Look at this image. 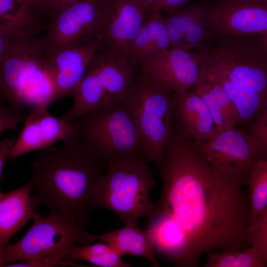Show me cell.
Returning <instances> with one entry per match:
<instances>
[{
    "mask_svg": "<svg viewBox=\"0 0 267 267\" xmlns=\"http://www.w3.org/2000/svg\"><path fill=\"white\" fill-rule=\"evenodd\" d=\"M157 166L163 185L153 213L167 215L182 230L190 267L210 251L247 247L243 182L215 173L197 143L175 134Z\"/></svg>",
    "mask_w": 267,
    "mask_h": 267,
    "instance_id": "cell-1",
    "label": "cell"
},
{
    "mask_svg": "<svg viewBox=\"0 0 267 267\" xmlns=\"http://www.w3.org/2000/svg\"><path fill=\"white\" fill-rule=\"evenodd\" d=\"M100 163L77 137L38 151L32 176L36 193L32 197L85 227L94 184L102 173Z\"/></svg>",
    "mask_w": 267,
    "mask_h": 267,
    "instance_id": "cell-2",
    "label": "cell"
},
{
    "mask_svg": "<svg viewBox=\"0 0 267 267\" xmlns=\"http://www.w3.org/2000/svg\"><path fill=\"white\" fill-rule=\"evenodd\" d=\"M48 48L44 36L11 38L0 60V88L8 107L22 113L55 100L52 80L45 67Z\"/></svg>",
    "mask_w": 267,
    "mask_h": 267,
    "instance_id": "cell-3",
    "label": "cell"
},
{
    "mask_svg": "<svg viewBox=\"0 0 267 267\" xmlns=\"http://www.w3.org/2000/svg\"><path fill=\"white\" fill-rule=\"evenodd\" d=\"M33 219L32 226L16 242L0 250V267H54L67 266V252L77 245L90 244L98 235L54 210Z\"/></svg>",
    "mask_w": 267,
    "mask_h": 267,
    "instance_id": "cell-4",
    "label": "cell"
},
{
    "mask_svg": "<svg viewBox=\"0 0 267 267\" xmlns=\"http://www.w3.org/2000/svg\"><path fill=\"white\" fill-rule=\"evenodd\" d=\"M146 161L145 158L125 159L109 163L105 173L94 184L89 211L108 209L124 223H137L139 218H149L154 208L150 191L155 181Z\"/></svg>",
    "mask_w": 267,
    "mask_h": 267,
    "instance_id": "cell-5",
    "label": "cell"
},
{
    "mask_svg": "<svg viewBox=\"0 0 267 267\" xmlns=\"http://www.w3.org/2000/svg\"><path fill=\"white\" fill-rule=\"evenodd\" d=\"M174 93L138 68L123 99L140 135L146 160L157 165L174 134Z\"/></svg>",
    "mask_w": 267,
    "mask_h": 267,
    "instance_id": "cell-6",
    "label": "cell"
},
{
    "mask_svg": "<svg viewBox=\"0 0 267 267\" xmlns=\"http://www.w3.org/2000/svg\"><path fill=\"white\" fill-rule=\"evenodd\" d=\"M74 122L79 126L77 137L102 165L145 159L140 135L123 100L91 111Z\"/></svg>",
    "mask_w": 267,
    "mask_h": 267,
    "instance_id": "cell-7",
    "label": "cell"
},
{
    "mask_svg": "<svg viewBox=\"0 0 267 267\" xmlns=\"http://www.w3.org/2000/svg\"><path fill=\"white\" fill-rule=\"evenodd\" d=\"M217 34L197 49L205 68L214 70L247 91L267 96V48L262 36Z\"/></svg>",
    "mask_w": 267,
    "mask_h": 267,
    "instance_id": "cell-8",
    "label": "cell"
},
{
    "mask_svg": "<svg viewBox=\"0 0 267 267\" xmlns=\"http://www.w3.org/2000/svg\"><path fill=\"white\" fill-rule=\"evenodd\" d=\"M105 0H80L49 12L44 36L48 50L99 42Z\"/></svg>",
    "mask_w": 267,
    "mask_h": 267,
    "instance_id": "cell-9",
    "label": "cell"
},
{
    "mask_svg": "<svg viewBox=\"0 0 267 267\" xmlns=\"http://www.w3.org/2000/svg\"><path fill=\"white\" fill-rule=\"evenodd\" d=\"M198 144L215 173L245 184L253 166L262 159L246 130L235 127Z\"/></svg>",
    "mask_w": 267,
    "mask_h": 267,
    "instance_id": "cell-10",
    "label": "cell"
},
{
    "mask_svg": "<svg viewBox=\"0 0 267 267\" xmlns=\"http://www.w3.org/2000/svg\"><path fill=\"white\" fill-rule=\"evenodd\" d=\"M142 73L174 92L194 89L204 82L200 53L171 47L137 66Z\"/></svg>",
    "mask_w": 267,
    "mask_h": 267,
    "instance_id": "cell-11",
    "label": "cell"
},
{
    "mask_svg": "<svg viewBox=\"0 0 267 267\" xmlns=\"http://www.w3.org/2000/svg\"><path fill=\"white\" fill-rule=\"evenodd\" d=\"M150 14L137 0H105L99 49L129 57Z\"/></svg>",
    "mask_w": 267,
    "mask_h": 267,
    "instance_id": "cell-12",
    "label": "cell"
},
{
    "mask_svg": "<svg viewBox=\"0 0 267 267\" xmlns=\"http://www.w3.org/2000/svg\"><path fill=\"white\" fill-rule=\"evenodd\" d=\"M48 107L40 106L30 110L8 160L13 161L25 154L78 136L79 126L76 122L69 121L63 116L52 115L48 112Z\"/></svg>",
    "mask_w": 267,
    "mask_h": 267,
    "instance_id": "cell-13",
    "label": "cell"
},
{
    "mask_svg": "<svg viewBox=\"0 0 267 267\" xmlns=\"http://www.w3.org/2000/svg\"><path fill=\"white\" fill-rule=\"evenodd\" d=\"M99 47V42H94L48 50L45 67L54 86L55 100L74 97Z\"/></svg>",
    "mask_w": 267,
    "mask_h": 267,
    "instance_id": "cell-14",
    "label": "cell"
},
{
    "mask_svg": "<svg viewBox=\"0 0 267 267\" xmlns=\"http://www.w3.org/2000/svg\"><path fill=\"white\" fill-rule=\"evenodd\" d=\"M209 19L218 34L261 35L267 31V5L254 0H219L211 6Z\"/></svg>",
    "mask_w": 267,
    "mask_h": 267,
    "instance_id": "cell-15",
    "label": "cell"
},
{
    "mask_svg": "<svg viewBox=\"0 0 267 267\" xmlns=\"http://www.w3.org/2000/svg\"><path fill=\"white\" fill-rule=\"evenodd\" d=\"M210 8L196 2L167 13L165 19L171 47L194 50L209 44L217 34L209 19Z\"/></svg>",
    "mask_w": 267,
    "mask_h": 267,
    "instance_id": "cell-16",
    "label": "cell"
},
{
    "mask_svg": "<svg viewBox=\"0 0 267 267\" xmlns=\"http://www.w3.org/2000/svg\"><path fill=\"white\" fill-rule=\"evenodd\" d=\"M173 110L177 136L199 144L218 134L206 103L195 89L174 92Z\"/></svg>",
    "mask_w": 267,
    "mask_h": 267,
    "instance_id": "cell-17",
    "label": "cell"
},
{
    "mask_svg": "<svg viewBox=\"0 0 267 267\" xmlns=\"http://www.w3.org/2000/svg\"><path fill=\"white\" fill-rule=\"evenodd\" d=\"M34 186L32 176L23 186L7 193L0 191V250L12 236L38 214V205L31 196Z\"/></svg>",
    "mask_w": 267,
    "mask_h": 267,
    "instance_id": "cell-18",
    "label": "cell"
},
{
    "mask_svg": "<svg viewBox=\"0 0 267 267\" xmlns=\"http://www.w3.org/2000/svg\"><path fill=\"white\" fill-rule=\"evenodd\" d=\"M147 229L154 250L174 262V267H190L187 239L179 225L169 216L153 213Z\"/></svg>",
    "mask_w": 267,
    "mask_h": 267,
    "instance_id": "cell-19",
    "label": "cell"
},
{
    "mask_svg": "<svg viewBox=\"0 0 267 267\" xmlns=\"http://www.w3.org/2000/svg\"><path fill=\"white\" fill-rule=\"evenodd\" d=\"M171 48L165 16L159 10L150 14L133 42L129 53L137 66Z\"/></svg>",
    "mask_w": 267,
    "mask_h": 267,
    "instance_id": "cell-20",
    "label": "cell"
},
{
    "mask_svg": "<svg viewBox=\"0 0 267 267\" xmlns=\"http://www.w3.org/2000/svg\"><path fill=\"white\" fill-rule=\"evenodd\" d=\"M29 0H0V33L11 38L38 35L44 26Z\"/></svg>",
    "mask_w": 267,
    "mask_h": 267,
    "instance_id": "cell-21",
    "label": "cell"
},
{
    "mask_svg": "<svg viewBox=\"0 0 267 267\" xmlns=\"http://www.w3.org/2000/svg\"><path fill=\"white\" fill-rule=\"evenodd\" d=\"M97 241L109 244L122 255L143 257L149 260L153 267H160L147 230L140 228L136 223L127 222L121 228L98 235Z\"/></svg>",
    "mask_w": 267,
    "mask_h": 267,
    "instance_id": "cell-22",
    "label": "cell"
},
{
    "mask_svg": "<svg viewBox=\"0 0 267 267\" xmlns=\"http://www.w3.org/2000/svg\"><path fill=\"white\" fill-rule=\"evenodd\" d=\"M204 78L217 83L226 92L237 109L238 125H249L267 106V96L243 89L214 70L204 67Z\"/></svg>",
    "mask_w": 267,
    "mask_h": 267,
    "instance_id": "cell-23",
    "label": "cell"
},
{
    "mask_svg": "<svg viewBox=\"0 0 267 267\" xmlns=\"http://www.w3.org/2000/svg\"><path fill=\"white\" fill-rule=\"evenodd\" d=\"M206 103L220 133L238 125L237 108L224 89L216 82L205 80L195 89Z\"/></svg>",
    "mask_w": 267,
    "mask_h": 267,
    "instance_id": "cell-24",
    "label": "cell"
},
{
    "mask_svg": "<svg viewBox=\"0 0 267 267\" xmlns=\"http://www.w3.org/2000/svg\"><path fill=\"white\" fill-rule=\"evenodd\" d=\"M122 255L109 244L98 241L93 244L77 245L69 250L64 260L71 262L83 260L100 267H130Z\"/></svg>",
    "mask_w": 267,
    "mask_h": 267,
    "instance_id": "cell-25",
    "label": "cell"
},
{
    "mask_svg": "<svg viewBox=\"0 0 267 267\" xmlns=\"http://www.w3.org/2000/svg\"><path fill=\"white\" fill-rule=\"evenodd\" d=\"M249 220L247 227L254 225L267 208V160L261 159L253 166L248 177Z\"/></svg>",
    "mask_w": 267,
    "mask_h": 267,
    "instance_id": "cell-26",
    "label": "cell"
},
{
    "mask_svg": "<svg viewBox=\"0 0 267 267\" xmlns=\"http://www.w3.org/2000/svg\"><path fill=\"white\" fill-rule=\"evenodd\" d=\"M205 267H266L257 250L250 246L241 249L211 251Z\"/></svg>",
    "mask_w": 267,
    "mask_h": 267,
    "instance_id": "cell-27",
    "label": "cell"
},
{
    "mask_svg": "<svg viewBox=\"0 0 267 267\" xmlns=\"http://www.w3.org/2000/svg\"><path fill=\"white\" fill-rule=\"evenodd\" d=\"M246 130L257 145L262 159L267 160V106Z\"/></svg>",
    "mask_w": 267,
    "mask_h": 267,
    "instance_id": "cell-28",
    "label": "cell"
},
{
    "mask_svg": "<svg viewBox=\"0 0 267 267\" xmlns=\"http://www.w3.org/2000/svg\"><path fill=\"white\" fill-rule=\"evenodd\" d=\"M246 238L250 246L258 252L262 261L267 264V221L259 222L247 227Z\"/></svg>",
    "mask_w": 267,
    "mask_h": 267,
    "instance_id": "cell-29",
    "label": "cell"
},
{
    "mask_svg": "<svg viewBox=\"0 0 267 267\" xmlns=\"http://www.w3.org/2000/svg\"><path fill=\"white\" fill-rule=\"evenodd\" d=\"M27 115L14 110L8 107H0V134L7 130H15L18 124L25 122Z\"/></svg>",
    "mask_w": 267,
    "mask_h": 267,
    "instance_id": "cell-30",
    "label": "cell"
},
{
    "mask_svg": "<svg viewBox=\"0 0 267 267\" xmlns=\"http://www.w3.org/2000/svg\"><path fill=\"white\" fill-rule=\"evenodd\" d=\"M13 137H6L0 142V178H4L3 169L16 140Z\"/></svg>",
    "mask_w": 267,
    "mask_h": 267,
    "instance_id": "cell-31",
    "label": "cell"
},
{
    "mask_svg": "<svg viewBox=\"0 0 267 267\" xmlns=\"http://www.w3.org/2000/svg\"><path fill=\"white\" fill-rule=\"evenodd\" d=\"M195 0H163L161 10L167 13H171L180 7L190 3Z\"/></svg>",
    "mask_w": 267,
    "mask_h": 267,
    "instance_id": "cell-32",
    "label": "cell"
},
{
    "mask_svg": "<svg viewBox=\"0 0 267 267\" xmlns=\"http://www.w3.org/2000/svg\"><path fill=\"white\" fill-rule=\"evenodd\" d=\"M33 7L42 19L45 18L48 11L50 0H29Z\"/></svg>",
    "mask_w": 267,
    "mask_h": 267,
    "instance_id": "cell-33",
    "label": "cell"
},
{
    "mask_svg": "<svg viewBox=\"0 0 267 267\" xmlns=\"http://www.w3.org/2000/svg\"><path fill=\"white\" fill-rule=\"evenodd\" d=\"M149 14L161 10L163 0H137Z\"/></svg>",
    "mask_w": 267,
    "mask_h": 267,
    "instance_id": "cell-34",
    "label": "cell"
},
{
    "mask_svg": "<svg viewBox=\"0 0 267 267\" xmlns=\"http://www.w3.org/2000/svg\"><path fill=\"white\" fill-rule=\"evenodd\" d=\"M79 0H50L47 14L52 10L72 4Z\"/></svg>",
    "mask_w": 267,
    "mask_h": 267,
    "instance_id": "cell-35",
    "label": "cell"
},
{
    "mask_svg": "<svg viewBox=\"0 0 267 267\" xmlns=\"http://www.w3.org/2000/svg\"><path fill=\"white\" fill-rule=\"evenodd\" d=\"M266 221H267V208H266L265 210L259 216L256 222Z\"/></svg>",
    "mask_w": 267,
    "mask_h": 267,
    "instance_id": "cell-36",
    "label": "cell"
},
{
    "mask_svg": "<svg viewBox=\"0 0 267 267\" xmlns=\"http://www.w3.org/2000/svg\"><path fill=\"white\" fill-rule=\"evenodd\" d=\"M262 41L265 45L267 48V31L263 32L261 34Z\"/></svg>",
    "mask_w": 267,
    "mask_h": 267,
    "instance_id": "cell-37",
    "label": "cell"
},
{
    "mask_svg": "<svg viewBox=\"0 0 267 267\" xmlns=\"http://www.w3.org/2000/svg\"><path fill=\"white\" fill-rule=\"evenodd\" d=\"M257 1L262 2V3H264V4L267 5V0H259Z\"/></svg>",
    "mask_w": 267,
    "mask_h": 267,
    "instance_id": "cell-38",
    "label": "cell"
},
{
    "mask_svg": "<svg viewBox=\"0 0 267 267\" xmlns=\"http://www.w3.org/2000/svg\"><path fill=\"white\" fill-rule=\"evenodd\" d=\"M254 0L258 1L259 0Z\"/></svg>",
    "mask_w": 267,
    "mask_h": 267,
    "instance_id": "cell-39",
    "label": "cell"
},
{
    "mask_svg": "<svg viewBox=\"0 0 267 267\" xmlns=\"http://www.w3.org/2000/svg\"><path fill=\"white\" fill-rule=\"evenodd\" d=\"M266 267H267V264L266 265Z\"/></svg>",
    "mask_w": 267,
    "mask_h": 267,
    "instance_id": "cell-40",
    "label": "cell"
}]
</instances>
